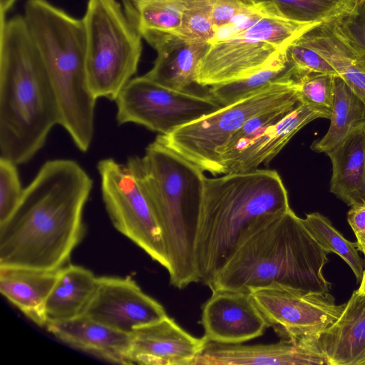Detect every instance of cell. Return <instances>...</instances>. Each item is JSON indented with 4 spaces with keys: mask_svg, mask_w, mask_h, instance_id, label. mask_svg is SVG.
Returning <instances> with one entry per match:
<instances>
[{
    "mask_svg": "<svg viewBox=\"0 0 365 365\" xmlns=\"http://www.w3.org/2000/svg\"><path fill=\"white\" fill-rule=\"evenodd\" d=\"M93 180L75 160L45 162L17 207L0 224V266L58 270L85 235Z\"/></svg>",
    "mask_w": 365,
    "mask_h": 365,
    "instance_id": "cell-1",
    "label": "cell"
},
{
    "mask_svg": "<svg viewBox=\"0 0 365 365\" xmlns=\"http://www.w3.org/2000/svg\"><path fill=\"white\" fill-rule=\"evenodd\" d=\"M59 123L54 89L24 16H1L0 158L27 163Z\"/></svg>",
    "mask_w": 365,
    "mask_h": 365,
    "instance_id": "cell-2",
    "label": "cell"
},
{
    "mask_svg": "<svg viewBox=\"0 0 365 365\" xmlns=\"http://www.w3.org/2000/svg\"><path fill=\"white\" fill-rule=\"evenodd\" d=\"M289 209L276 170L205 176L195 245L200 282L208 286L250 232Z\"/></svg>",
    "mask_w": 365,
    "mask_h": 365,
    "instance_id": "cell-3",
    "label": "cell"
},
{
    "mask_svg": "<svg viewBox=\"0 0 365 365\" xmlns=\"http://www.w3.org/2000/svg\"><path fill=\"white\" fill-rule=\"evenodd\" d=\"M161 230L170 283L184 289L200 282L195 263L197 237L204 181L203 171L158 143L149 144L143 156L128 158Z\"/></svg>",
    "mask_w": 365,
    "mask_h": 365,
    "instance_id": "cell-4",
    "label": "cell"
},
{
    "mask_svg": "<svg viewBox=\"0 0 365 365\" xmlns=\"http://www.w3.org/2000/svg\"><path fill=\"white\" fill-rule=\"evenodd\" d=\"M325 251L290 208L250 232L208 284L249 290L278 283L305 292H329Z\"/></svg>",
    "mask_w": 365,
    "mask_h": 365,
    "instance_id": "cell-5",
    "label": "cell"
},
{
    "mask_svg": "<svg viewBox=\"0 0 365 365\" xmlns=\"http://www.w3.org/2000/svg\"><path fill=\"white\" fill-rule=\"evenodd\" d=\"M23 16L52 83L59 125L80 151L87 152L94 135L97 98L88 84L83 19L47 0H28Z\"/></svg>",
    "mask_w": 365,
    "mask_h": 365,
    "instance_id": "cell-6",
    "label": "cell"
},
{
    "mask_svg": "<svg viewBox=\"0 0 365 365\" xmlns=\"http://www.w3.org/2000/svg\"><path fill=\"white\" fill-rule=\"evenodd\" d=\"M82 19L89 88L97 99L115 101L137 72L143 37L116 0H88Z\"/></svg>",
    "mask_w": 365,
    "mask_h": 365,
    "instance_id": "cell-7",
    "label": "cell"
},
{
    "mask_svg": "<svg viewBox=\"0 0 365 365\" xmlns=\"http://www.w3.org/2000/svg\"><path fill=\"white\" fill-rule=\"evenodd\" d=\"M320 24L289 18L274 4L250 27L209 43L199 63L197 84L212 87L251 76Z\"/></svg>",
    "mask_w": 365,
    "mask_h": 365,
    "instance_id": "cell-8",
    "label": "cell"
},
{
    "mask_svg": "<svg viewBox=\"0 0 365 365\" xmlns=\"http://www.w3.org/2000/svg\"><path fill=\"white\" fill-rule=\"evenodd\" d=\"M299 101L294 76L167 133L155 141L203 172L219 174L218 156L232 136L252 116Z\"/></svg>",
    "mask_w": 365,
    "mask_h": 365,
    "instance_id": "cell-9",
    "label": "cell"
},
{
    "mask_svg": "<svg viewBox=\"0 0 365 365\" xmlns=\"http://www.w3.org/2000/svg\"><path fill=\"white\" fill-rule=\"evenodd\" d=\"M102 199L115 228L167 270L161 230L137 177L113 158L98 161Z\"/></svg>",
    "mask_w": 365,
    "mask_h": 365,
    "instance_id": "cell-10",
    "label": "cell"
},
{
    "mask_svg": "<svg viewBox=\"0 0 365 365\" xmlns=\"http://www.w3.org/2000/svg\"><path fill=\"white\" fill-rule=\"evenodd\" d=\"M119 125L135 123L169 133L222 106L211 96L175 91L145 75L133 78L115 99Z\"/></svg>",
    "mask_w": 365,
    "mask_h": 365,
    "instance_id": "cell-11",
    "label": "cell"
},
{
    "mask_svg": "<svg viewBox=\"0 0 365 365\" xmlns=\"http://www.w3.org/2000/svg\"><path fill=\"white\" fill-rule=\"evenodd\" d=\"M249 290L269 327L294 341L318 339L346 305H337L329 292H305L278 283Z\"/></svg>",
    "mask_w": 365,
    "mask_h": 365,
    "instance_id": "cell-12",
    "label": "cell"
},
{
    "mask_svg": "<svg viewBox=\"0 0 365 365\" xmlns=\"http://www.w3.org/2000/svg\"><path fill=\"white\" fill-rule=\"evenodd\" d=\"M83 315L129 334L168 316L163 306L131 277L111 276L98 277L95 293Z\"/></svg>",
    "mask_w": 365,
    "mask_h": 365,
    "instance_id": "cell-13",
    "label": "cell"
},
{
    "mask_svg": "<svg viewBox=\"0 0 365 365\" xmlns=\"http://www.w3.org/2000/svg\"><path fill=\"white\" fill-rule=\"evenodd\" d=\"M207 341L242 344L261 336L269 327L250 290L215 289L202 307Z\"/></svg>",
    "mask_w": 365,
    "mask_h": 365,
    "instance_id": "cell-14",
    "label": "cell"
},
{
    "mask_svg": "<svg viewBox=\"0 0 365 365\" xmlns=\"http://www.w3.org/2000/svg\"><path fill=\"white\" fill-rule=\"evenodd\" d=\"M329 365L317 340L244 345L207 341L192 365Z\"/></svg>",
    "mask_w": 365,
    "mask_h": 365,
    "instance_id": "cell-15",
    "label": "cell"
},
{
    "mask_svg": "<svg viewBox=\"0 0 365 365\" xmlns=\"http://www.w3.org/2000/svg\"><path fill=\"white\" fill-rule=\"evenodd\" d=\"M300 39L315 50L365 103V47L344 14L321 23Z\"/></svg>",
    "mask_w": 365,
    "mask_h": 365,
    "instance_id": "cell-16",
    "label": "cell"
},
{
    "mask_svg": "<svg viewBox=\"0 0 365 365\" xmlns=\"http://www.w3.org/2000/svg\"><path fill=\"white\" fill-rule=\"evenodd\" d=\"M130 360L140 365H192L206 339L197 338L169 316L135 328L130 334Z\"/></svg>",
    "mask_w": 365,
    "mask_h": 365,
    "instance_id": "cell-17",
    "label": "cell"
},
{
    "mask_svg": "<svg viewBox=\"0 0 365 365\" xmlns=\"http://www.w3.org/2000/svg\"><path fill=\"white\" fill-rule=\"evenodd\" d=\"M142 37L157 53L146 77L179 91H187L190 86L197 84L199 63L207 49V42L160 32H147Z\"/></svg>",
    "mask_w": 365,
    "mask_h": 365,
    "instance_id": "cell-18",
    "label": "cell"
},
{
    "mask_svg": "<svg viewBox=\"0 0 365 365\" xmlns=\"http://www.w3.org/2000/svg\"><path fill=\"white\" fill-rule=\"evenodd\" d=\"M46 329L61 342L110 363L132 365L131 336L84 315L49 322Z\"/></svg>",
    "mask_w": 365,
    "mask_h": 365,
    "instance_id": "cell-19",
    "label": "cell"
},
{
    "mask_svg": "<svg viewBox=\"0 0 365 365\" xmlns=\"http://www.w3.org/2000/svg\"><path fill=\"white\" fill-rule=\"evenodd\" d=\"M331 112L302 103L275 124L270 125L238 155L223 165L221 174L244 173L267 165L304 125Z\"/></svg>",
    "mask_w": 365,
    "mask_h": 365,
    "instance_id": "cell-20",
    "label": "cell"
},
{
    "mask_svg": "<svg viewBox=\"0 0 365 365\" xmlns=\"http://www.w3.org/2000/svg\"><path fill=\"white\" fill-rule=\"evenodd\" d=\"M329 365H365V294L353 292L340 317L318 339Z\"/></svg>",
    "mask_w": 365,
    "mask_h": 365,
    "instance_id": "cell-21",
    "label": "cell"
},
{
    "mask_svg": "<svg viewBox=\"0 0 365 365\" xmlns=\"http://www.w3.org/2000/svg\"><path fill=\"white\" fill-rule=\"evenodd\" d=\"M58 271L0 266V292L28 319L46 327V303Z\"/></svg>",
    "mask_w": 365,
    "mask_h": 365,
    "instance_id": "cell-22",
    "label": "cell"
},
{
    "mask_svg": "<svg viewBox=\"0 0 365 365\" xmlns=\"http://www.w3.org/2000/svg\"><path fill=\"white\" fill-rule=\"evenodd\" d=\"M326 153L332 165L330 192L349 206L365 204V125Z\"/></svg>",
    "mask_w": 365,
    "mask_h": 365,
    "instance_id": "cell-23",
    "label": "cell"
},
{
    "mask_svg": "<svg viewBox=\"0 0 365 365\" xmlns=\"http://www.w3.org/2000/svg\"><path fill=\"white\" fill-rule=\"evenodd\" d=\"M97 279L92 271L80 265L67 264L61 268L46 303L47 323L83 315L95 293Z\"/></svg>",
    "mask_w": 365,
    "mask_h": 365,
    "instance_id": "cell-24",
    "label": "cell"
},
{
    "mask_svg": "<svg viewBox=\"0 0 365 365\" xmlns=\"http://www.w3.org/2000/svg\"><path fill=\"white\" fill-rule=\"evenodd\" d=\"M327 133L311 148L327 153L351 132L365 125V103L339 76L334 78V98Z\"/></svg>",
    "mask_w": 365,
    "mask_h": 365,
    "instance_id": "cell-25",
    "label": "cell"
},
{
    "mask_svg": "<svg viewBox=\"0 0 365 365\" xmlns=\"http://www.w3.org/2000/svg\"><path fill=\"white\" fill-rule=\"evenodd\" d=\"M133 27L147 32L178 35L184 11L191 0H120Z\"/></svg>",
    "mask_w": 365,
    "mask_h": 365,
    "instance_id": "cell-26",
    "label": "cell"
},
{
    "mask_svg": "<svg viewBox=\"0 0 365 365\" xmlns=\"http://www.w3.org/2000/svg\"><path fill=\"white\" fill-rule=\"evenodd\" d=\"M294 75V69L288 62L285 51L251 76L212 86L210 95L222 106H226Z\"/></svg>",
    "mask_w": 365,
    "mask_h": 365,
    "instance_id": "cell-27",
    "label": "cell"
},
{
    "mask_svg": "<svg viewBox=\"0 0 365 365\" xmlns=\"http://www.w3.org/2000/svg\"><path fill=\"white\" fill-rule=\"evenodd\" d=\"M302 222L317 242L328 253L339 255L349 266L357 282H361L365 260L359 255L356 242L346 240L328 218L319 212L306 215Z\"/></svg>",
    "mask_w": 365,
    "mask_h": 365,
    "instance_id": "cell-28",
    "label": "cell"
},
{
    "mask_svg": "<svg viewBox=\"0 0 365 365\" xmlns=\"http://www.w3.org/2000/svg\"><path fill=\"white\" fill-rule=\"evenodd\" d=\"M261 112L250 119L232 136L218 156L219 174L225 163L257 139L267 128L277 123L292 111L299 103Z\"/></svg>",
    "mask_w": 365,
    "mask_h": 365,
    "instance_id": "cell-29",
    "label": "cell"
},
{
    "mask_svg": "<svg viewBox=\"0 0 365 365\" xmlns=\"http://www.w3.org/2000/svg\"><path fill=\"white\" fill-rule=\"evenodd\" d=\"M265 1L274 2L284 15L299 21L322 23L339 15L349 14L347 0Z\"/></svg>",
    "mask_w": 365,
    "mask_h": 365,
    "instance_id": "cell-30",
    "label": "cell"
},
{
    "mask_svg": "<svg viewBox=\"0 0 365 365\" xmlns=\"http://www.w3.org/2000/svg\"><path fill=\"white\" fill-rule=\"evenodd\" d=\"M213 1L191 0L184 11L178 35L210 43L216 34L212 20Z\"/></svg>",
    "mask_w": 365,
    "mask_h": 365,
    "instance_id": "cell-31",
    "label": "cell"
},
{
    "mask_svg": "<svg viewBox=\"0 0 365 365\" xmlns=\"http://www.w3.org/2000/svg\"><path fill=\"white\" fill-rule=\"evenodd\" d=\"M335 76H337L319 73L295 76L299 101L331 112Z\"/></svg>",
    "mask_w": 365,
    "mask_h": 365,
    "instance_id": "cell-32",
    "label": "cell"
},
{
    "mask_svg": "<svg viewBox=\"0 0 365 365\" xmlns=\"http://www.w3.org/2000/svg\"><path fill=\"white\" fill-rule=\"evenodd\" d=\"M286 54L295 76L319 73L339 76L322 56L303 42L299 37L287 47Z\"/></svg>",
    "mask_w": 365,
    "mask_h": 365,
    "instance_id": "cell-33",
    "label": "cell"
},
{
    "mask_svg": "<svg viewBox=\"0 0 365 365\" xmlns=\"http://www.w3.org/2000/svg\"><path fill=\"white\" fill-rule=\"evenodd\" d=\"M16 166L0 158V224L13 213L24 192Z\"/></svg>",
    "mask_w": 365,
    "mask_h": 365,
    "instance_id": "cell-34",
    "label": "cell"
},
{
    "mask_svg": "<svg viewBox=\"0 0 365 365\" xmlns=\"http://www.w3.org/2000/svg\"><path fill=\"white\" fill-rule=\"evenodd\" d=\"M257 1V0H214L212 20L216 32L231 23Z\"/></svg>",
    "mask_w": 365,
    "mask_h": 365,
    "instance_id": "cell-35",
    "label": "cell"
},
{
    "mask_svg": "<svg viewBox=\"0 0 365 365\" xmlns=\"http://www.w3.org/2000/svg\"><path fill=\"white\" fill-rule=\"evenodd\" d=\"M347 221L356 235L357 249L365 256V204L351 207L347 213ZM356 290L360 294H365V268Z\"/></svg>",
    "mask_w": 365,
    "mask_h": 365,
    "instance_id": "cell-36",
    "label": "cell"
},
{
    "mask_svg": "<svg viewBox=\"0 0 365 365\" xmlns=\"http://www.w3.org/2000/svg\"><path fill=\"white\" fill-rule=\"evenodd\" d=\"M349 19L354 33L365 47V1L355 15L349 14Z\"/></svg>",
    "mask_w": 365,
    "mask_h": 365,
    "instance_id": "cell-37",
    "label": "cell"
},
{
    "mask_svg": "<svg viewBox=\"0 0 365 365\" xmlns=\"http://www.w3.org/2000/svg\"><path fill=\"white\" fill-rule=\"evenodd\" d=\"M365 0H347V9L349 14L355 15Z\"/></svg>",
    "mask_w": 365,
    "mask_h": 365,
    "instance_id": "cell-38",
    "label": "cell"
},
{
    "mask_svg": "<svg viewBox=\"0 0 365 365\" xmlns=\"http://www.w3.org/2000/svg\"><path fill=\"white\" fill-rule=\"evenodd\" d=\"M16 0H0V16H5Z\"/></svg>",
    "mask_w": 365,
    "mask_h": 365,
    "instance_id": "cell-39",
    "label": "cell"
}]
</instances>
